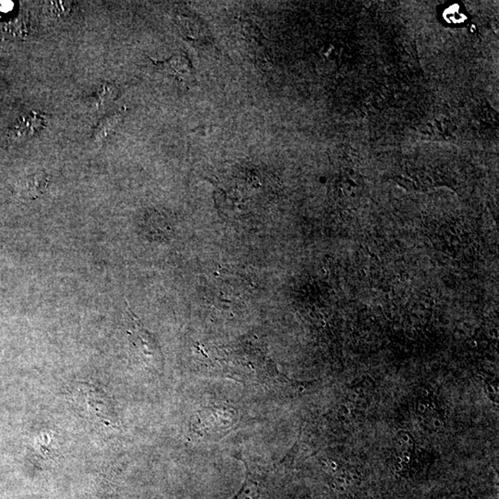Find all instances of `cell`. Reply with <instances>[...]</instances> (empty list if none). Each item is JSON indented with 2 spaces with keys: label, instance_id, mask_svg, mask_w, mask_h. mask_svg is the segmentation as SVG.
I'll use <instances>...</instances> for the list:
<instances>
[{
  "label": "cell",
  "instance_id": "cell-2",
  "mask_svg": "<svg viewBox=\"0 0 499 499\" xmlns=\"http://www.w3.org/2000/svg\"><path fill=\"white\" fill-rule=\"evenodd\" d=\"M238 422V411L235 408L221 406L204 408L197 416L195 427L197 433L206 437L220 436L227 433Z\"/></svg>",
  "mask_w": 499,
  "mask_h": 499
},
{
  "label": "cell",
  "instance_id": "cell-14",
  "mask_svg": "<svg viewBox=\"0 0 499 499\" xmlns=\"http://www.w3.org/2000/svg\"><path fill=\"white\" fill-rule=\"evenodd\" d=\"M407 446H411V448H413V440H411V439H410V440H408V441L407 442Z\"/></svg>",
  "mask_w": 499,
  "mask_h": 499
},
{
  "label": "cell",
  "instance_id": "cell-3",
  "mask_svg": "<svg viewBox=\"0 0 499 499\" xmlns=\"http://www.w3.org/2000/svg\"><path fill=\"white\" fill-rule=\"evenodd\" d=\"M46 118L44 114L33 112L20 118L14 125L11 135L16 140H27L39 133L46 126Z\"/></svg>",
  "mask_w": 499,
  "mask_h": 499
},
{
  "label": "cell",
  "instance_id": "cell-4",
  "mask_svg": "<svg viewBox=\"0 0 499 499\" xmlns=\"http://www.w3.org/2000/svg\"><path fill=\"white\" fill-rule=\"evenodd\" d=\"M154 62L166 74L174 76L180 81H188L192 77V62L185 55H175L168 60Z\"/></svg>",
  "mask_w": 499,
  "mask_h": 499
},
{
  "label": "cell",
  "instance_id": "cell-7",
  "mask_svg": "<svg viewBox=\"0 0 499 499\" xmlns=\"http://www.w3.org/2000/svg\"><path fill=\"white\" fill-rule=\"evenodd\" d=\"M118 95L119 89L115 84H104L95 95L92 96L91 105L93 109H101V107L109 106L113 101H115Z\"/></svg>",
  "mask_w": 499,
  "mask_h": 499
},
{
  "label": "cell",
  "instance_id": "cell-20",
  "mask_svg": "<svg viewBox=\"0 0 499 499\" xmlns=\"http://www.w3.org/2000/svg\"><path fill=\"white\" fill-rule=\"evenodd\" d=\"M431 408H434V405L433 404H431Z\"/></svg>",
  "mask_w": 499,
  "mask_h": 499
},
{
  "label": "cell",
  "instance_id": "cell-6",
  "mask_svg": "<svg viewBox=\"0 0 499 499\" xmlns=\"http://www.w3.org/2000/svg\"><path fill=\"white\" fill-rule=\"evenodd\" d=\"M247 469L246 479L240 491L232 499H262V489L260 481L253 477L249 467Z\"/></svg>",
  "mask_w": 499,
  "mask_h": 499
},
{
  "label": "cell",
  "instance_id": "cell-10",
  "mask_svg": "<svg viewBox=\"0 0 499 499\" xmlns=\"http://www.w3.org/2000/svg\"><path fill=\"white\" fill-rule=\"evenodd\" d=\"M401 440L404 444H407L408 440H410V437H408V434H402V436H401Z\"/></svg>",
  "mask_w": 499,
  "mask_h": 499
},
{
  "label": "cell",
  "instance_id": "cell-8",
  "mask_svg": "<svg viewBox=\"0 0 499 499\" xmlns=\"http://www.w3.org/2000/svg\"><path fill=\"white\" fill-rule=\"evenodd\" d=\"M51 176L44 171H38L27 179V191L31 199H36L45 194Z\"/></svg>",
  "mask_w": 499,
  "mask_h": 499
},
{
  "label": "cell",
  "instance_id": "cell-13",
  "mask_svg": "<svg viewBox=\"0 0 499 499\" xmlns=\"http://www.w3.org/2000/svg\"><path fill=\"white\" fill-rule=\"evenodd\" d=\"M396 469H397V471H401V470L402 469L401 464V463H397V464H396Z\"/></svg>",
  "mask_w": 499,
  "mask_h": 499
},
{
  "label": "cell",
  "instance_id": "cell-11",
  "mask_svg": "<svg viewBox=\"0 0 499 499\" xmlns=\"http://www.w3.org/2000/svg\"><path fill=\"white\" fill-rule=\"evenodd\" d=\"M418 408H419V411H421L422 413H424L425 411V410H426L425 405V404H419Z\"/></svg>",
  "mask_w": 499,
  "mask_h": 499
},
{
  "label": "cell",
  "instance_id": "cell-19",
  "mask_svg": "<svg viewBox=\"0 0 499 499\" xmlns=\"http://www.w3.org/2000/svg\"><path fill=\"white\" fill-rule=\"evenodd\" d=\"M397 460H398V463H401L402 462H404V460H402L401 458H398V459H397Z\"/></svg>",
  "mask_w": 499,
  "mask_h": 499
},
{
  "label": "cell",
  "instance_id": "cell-18",
  "mask_svg": "<svg viewBox=\"0 0 499 499\" xmlns=\"http://www.w3.org/2000/svg\"><path fill=\"white\" fill-rule=\"evenodd\" d=\"M488 390L490 393H495L494 390H493V387L488 386Z\"/></svg>",
  "mask_w": 499,
  "mask_h": 499
},
{
  "label": "cell",
  "instance_id": "cell-9",
  "mask_svg": "<svg viewBox=\"0 0 499 499\" xmlns=\"http://www.w3.org/2000/svg\"><path fill=\"white\" fill-rule=\"evenodd\" d=\"M432 424L434 426V427L439 428L441 427V422H440V420L439 419H434L433 422H432Z\"/></svg>",
  "mask_w": 499,
  "mask_h": 499
},
{
  "label": "cell",
  "instance_id": "cell-16",
  "mask_svg": "<svg viewBox=\"0 0 499 499\" xmlns=\"http://www.w3.org/2000/svg\"><path fill=\"white\" fill-rule=\"evenodd\" d=\"M423 394H424L425 397L429 396V393H428L427 390H423Z\"/></svg>",
  "mask_w": 499,
  "mask_h": 499
},
{
  "label": "cell",
  "instance_id": "cell-5",
  "mask_svg": "<svg viewBox=\"0 0 499 499\" xmlns=\"http://www.w3.org/2000/svg\"><path fill=\"white\" fill-rule=\"evenodd\" d=\"M124 109H121L102 118L93 131V141L96 142L106 141L111 134L115 133L117 128L124 119Z\"/></svg>",
  "mask_w": 499,
  "mask_h": 499
},
{
  "label": "cell",
  "instance_id": "cell-17",
  "mask_svg": "<svg viewBox=\"0 0 499 499\" xmlns=\"http://www.w3.org/2000/svg\"><path fill=\"white\" fill-rule=\"evenodd\" d=\"M358 394H353L352 396V399H358Z\"/></svg>",
  "mask_w": 499,
  "mask_h": 499
},
{
  "label": "cell",
  "instance_id": "cell-12",
  "mask_svg": "<svg viewBox=\"0 0 499 499\" xmlns=\"http://www.w3.org/2000/svg\"><path fill=\"white\" fill-rule=\"evenodd\" d=\"M402 457H410V452L408 451H402Z\"/></svg>",
  "mask_w": 499,
  "mask_h": 499
},
{
  "label": "cell",
  "instance_id": "cell-15",
  "mask_svg": "<svg viewBox=\"0 0 499 499\" xmlns=\"http://www.w3.org/2000/svg\"><path fill=\"white\" fill-rule=\"evenodd\" d=\"M397 442H398V445H399V446H404V443L402 442L401 439H398V441H397Z\"/></svg>",
  "mask_w": 499,
  "mask_h": 499
},
{
  "label": "cell",
  "instance_id": "cell-1",
  "mask_svg": "<svg viewBox=\"0 0 499 499\" xmlns=\"http://www.w3.org/2000/svg\"><path fill=\"white\" fill-rule=\"evenodd\" d=\"M131 318V326L128 331L131 347L148 367L159 370L163 366V356L153 334L142 326L138 317L128 309Z\"/></svg>",
  "mask_w": 499,
  "mask_h": 499
}]
</instances>
